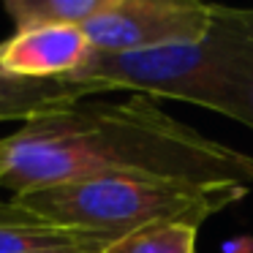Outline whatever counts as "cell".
Returning <instances> with one entry per match:
<instances>
[{
  "instance_id": "10",
  "label": "cell",
  "mask_w": 253,
  "mask_h": 253,
  "mask_svg": "<svg viewBox=\"0 0 253 253\" xmlns=\"http://www.w3.org/2000/svg\"><path fill=\"white\" fill-rule=\"evenodd\" d=\"M248 22H251V28H253V8H248Z\"/></svg>"
},
{
  "instance_id": "4",
  "label": "cell",
  "mask_w": 253,
  "mask_h": 253,
  "mask_svg": "<svg viewBox=\"0 0 253 253\" xmlns=\"http://www.w3.org/2000/svg\"><path fill=\"white\" fill-rule=\"evenodd\" d=\"M215 11L196 0H104L82 30L95 52H144L204 39Z\"/></svg>"
},
{
  "instance_id": "2",
  "label": "cell",
  "mask_w": 253,
  "mask_h": 253,
  "mask_svg": "<svg viewBox=\"0 0 253 253\" xmlns=\"http://www.w3.org/2000/svg\"><path fill=\"white\" fill-rule=\"evenodd\" d=\"M90 95L131 90L212 109L253 128V28L248 8L218 6L204 39L144 52H95L66 79Z\"/></svg>"
},
{
  "instance_id": "3",
  "label": "cell",
  "mask_w": 253,
  "mask_h": 253,
  "mask_svg": "<svg viewBox=\"0 0 253 253\" xmlns=\"http://www.w3.org/2000/svg\"><path fill=\"white\" fill-rule=\"evenodd\" d=\"M245 185H199L155 177H90L11 196V204L82 234L115 242L155 223L202 226L220 210L242 202Z\"/></svg>"
},
{
  "instance_id": "1",
  "label": "cell",
  "mask_w": 253,
  "mask_h": 253,
  "mask_svg": "<svg viewBox=\"0 0 253 253\" xmlns=\"http://www.w3.org/2000/svg\"><path fill=\"white\" fill-rule=\"evenodd\" d=\"M90 177H155L199 185H253V158L204 136L133 95L74 104L0 139V188L14 196Z\"/></svg>"
},
{
  "instance_id": "8",
  "label": "cell",
  "mask_w": 253,
  "mask_h": 253,
  "mask_svg": "<svg viewBox=\"0 0 253 253\" xmlns=\"http://www.w3.org/2000/svg\"><path fill=\"white\" fill-rule=\"evenodd\" d=\"M104 0H6V14L14 28H39V25H84Z\"/></svg>"
},
{
  "instance_id": "5",
  "label": "cell",
  "mask_w": 253,
  "mask_h": 253,
  "mask_svg": "<svg viewBox=\"0 0 253 253\" xmlns=\"http://www.w3.org/2000/svg\"><path fill=\"white\" fill-rule=\"evenodd\" d=\"M93 55L82 25L14 30L0 44V71L22 79H68Z\"/></svg>"
},
{
  "instance_id": "6",
  "label": "cell",
  "mask_w": 253,
  "mask_h": 253,
  "mask_svg": "<svg viewBox=\"0 0 253 253\" xmlns=\"http://www.w3.org/2000/svg\"><path fill=\"white\" fill-rule=\"evenodd\" d=\"M109 245L93 234L60 229L17 204H0V253H101Z\"/></svg>"
},
{
  "instance_id": "7",
  "label": "cell",
  "mask_w": 253,
  "mask_h": 253,
  "mask_svg": "<svg viewBox=\"0 0 253 253\" xmlns=\"http://www.w3.org/2000/svg\"><path fill=\"white\" fill-rule=\"evenodd\" d=\"M87 90L66 79H22L0 71V123L36 120L87 98Z\"/></svg>"
},
{
  "instance_id": "9",
  "label": "cell",
  "mask_w": 253,
  "mask_h": 253,
  "mask_svg": "<svg viewBox=\"0 0 253 253\" xmlns=\"http://www.w3.org/2000/svg\"><path fill=\"white\" fill-rule=\"evenodd\" d=\"M199 226L155 223L109 242L101 253H196Z\"/></svg>"
}]
</instances>
